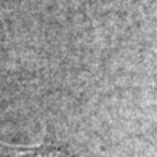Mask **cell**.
I'll return each mask as SVG.
<instances>
[{"label": "cell", "instance_id": "1", "mask_svg": "<svg viewBox=\"0 0 157 157\" xmlns=\"http://www.w3.org/2000/svg\"><path fill=\"white\" fill-rule=\"evenodd\" d=\"M5 157H78L67 152L64 147L55 144H40L35 147H24V146H2Z\"/></svg>", "mask_w": 157, "mask_h": 157}]
</instances>
